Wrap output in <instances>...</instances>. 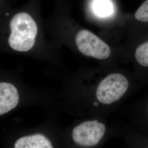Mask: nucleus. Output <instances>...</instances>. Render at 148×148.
<instances>
[{
    "instance_id": "f257e3e1",
    "label": "nucleus",
    "mask_w": 148,
    "mask_h": 148,
    "mask_svg": "<svg viewBox=\"0 0 148 148\" xmlns=\"http://www.w3.org/2000/svg\"><path fill=\"white\" fill-rule=\"evenodd\" d=\"M8 43L11 47L19 52L31 49L37 34V25L32 16L24 12L16 14L11 19Z\"/></svg>"
},
{
    "instance_id": "f03ea898",
    "label": "nucleus",
    "mask_w": 148,
    "mask_h": 148,
    "mask_svg": "<svg viewBox=\"0 0 148 148\" xmlns=\"http://www.w3.org/2000/svg\"><path fill=\"white\" fill-rule=\"evenodd\" d=\"M128 81L123 75L114 73L109 75L97 87L96 97L104 104H110L119 101L127 92Z\"/></svg>"
},
{
    "instance_id": "7ed1b4c3",
    "label": "nucleus",
    "mask_w": 148,
    "mask_h": 148,
    "mask_svg": "<svg viewBox=\"0 0 148 148\" xmlns=\"http://www.w3.org/2000/svg\"><path fill=\"white\" fill-rule=\"evenodd\" d=\"M76 43L79 51L85 56L97 59H106L110 54V47L95 34L87 30L78 32Z\"/></svg>"
},
{
    "instance_id": "20e7f679",
    "label": "nucleus",
    "mask_w": 148,
    "mask_h": 148,
    "mask_svg": "<svg viewBox=\"0 0 148 148\" xmlns=\"http://www.w3.org/2000/svg\"><path fill=\"white\" fill-rule=\"evenodd\" d=\"M106 132L104 124L97 120L84 122L75 127L73 139L77 144L84 146H95L100 142Z\"/></svg>"
},
{
    "instance_id": "39448f33",
    "label": "nucleus",
    "mask_w": 148,
    "mask_h": 148,
    "mask_svg": "<svg viewBox=\"0 0 148 148\" xmlns=\"http://www.w3.org/2000/svg\"><path fill=\"white\" fill-rule=\"evenodd\" d=\"M19 96L16 87L7 82H0V115L15 108Z\"/></svg>"
},
{
    "instance_id": "423d86ee",
    "label": "nucleus",
    "mask_w": 148,
    "mask_h": 148,
    "mask_svg": "<svg viewBox=\"0 0 148 148\" xmlns=\"http://www.w3.org/2000/svg\"><path fill=\"white\" fill-rule=\"evenodd\" d=\"M15 148H52V144L41 134H35L21 138L16 141Z\"/></svg>"
},
{
    "instance_id": "0eeeda50",
    "label": "nucleus",
    "mask_w": 148,
    "mask_h": 148,
    "mask_svg": "<svg viewBox=\"0 0 148 148\" xmlns=\"http://www.w3.org/2000/svg\"><path fill=\"white\" fill-rule=\"evenodd\" d=\"M92 8L94 13L100 17L110 16L113 12V5L110 0H93Z\"/></svg>"
},
{
    "instance_id": "6e6552de",
    "label": "nucleus",
    "mask_w": 148,
    "mask_h": 148,
    "mask_svg": "<svg viewBox=\"0 0 148 148\" xmlns=\"http://www.w3.org/2000/svg\"><path fill=\"white\" fill-rule=\"evenodd\" d=\"M134 56L138 63L143 67L148 68V41L138 46Z\"/></svg>"
},
{
    "instance_id": "1a4fd4ad",
    "label": "nucleus",
    "mask_w": 148,
    "mask_h": 148,
    "mask_svg": "<svg viewBox=\"0 0 148 148\" xmlns=\"http://www.w3.org/2000/svg\"><path fill=\"white\" fill-rule=\"evenodd\" d=\"M135 18L138 21L148 22V0L145 1L135 13Z\"/></svg>"
},
{
    "instance_id": "9d476101",
    "label": "nucleus",
    "mask_w": 148,
    "mask_h": 148,
    "mask_svg": "<svg viewBox=\"0 0 148 148\" xmlns=\"http://www.w3.org/2000/svg\"><path fill=\"white\" fill-rule=\"evenodd\" d=\"M94 104H95V106H98V103H94Z\"/></svg>"
}]
</instances>
